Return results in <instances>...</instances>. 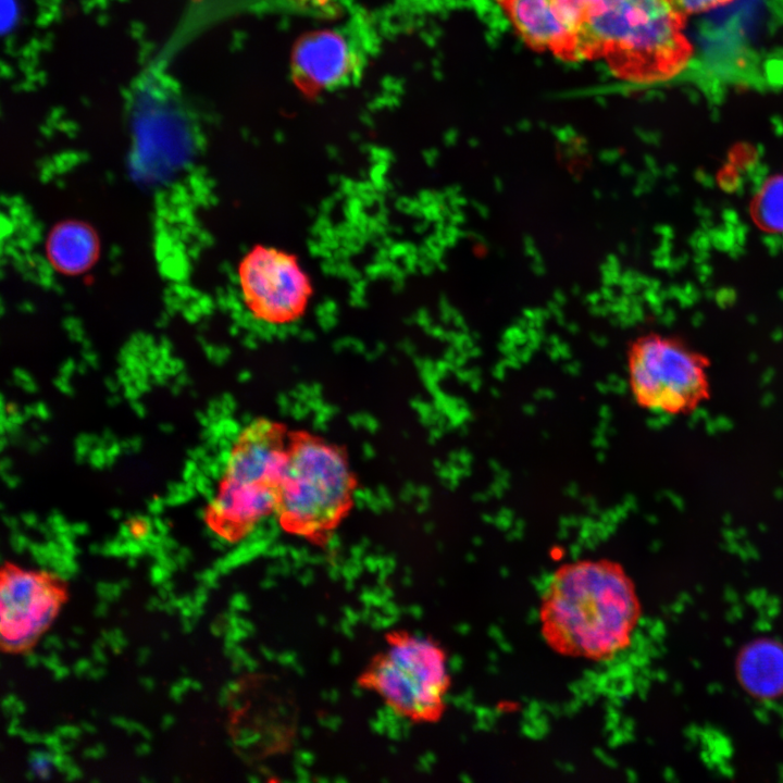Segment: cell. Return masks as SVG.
<instances>
[{"label":"cell","instance_id":"1","mask_svg":"<svg viewBox=\"0 0 783 783\" xmlns=\"http://www.w3.org/2000/svg\"><path fill=\"white\" fill-rule=\"evenodd\" d=\"M642 614L633 580L608 558L560 564L542 595L540 634L556 654L607 661L632 644Z\"/></svg>","mask_w":783,"mask_h":783},{"label":"cell","instance_id":"2","mask_svg":"<svg viewBox=\"0 0 783 783\" xmlns=\"http://www.w3.org/2000/svg\"><path fill=\"white\" fill-rule=\"evenodd\" d=\"M685 21L671 0H605L586 10L577 60L601 58L616 76L634 83L672 78L694 53Z\"/></svg>","mask_w":783,"mask_h":783},{"label":"cell","instance_id":"3","mask_svg":"<svg viewBox=\"0 0 783 783\" xmlns=\"http://www.w3.org/2000/svg\"><path fill=\"white\" fill-rule=\"evenodd\" d=\"M288 433L279 422L258 418L236 434L202 515L221 540L237 544L275 513Z\"/></svg>","mask_w":783,"mask_h":783},{"label":"cell","instance_id":"4","mask_svg":"<svg viewBox=\"0 0 783 783\" xmlns=\"http://www.w3.org/2000/svg\"><path fill=\"white\" fill-rule=\"evenodd\" d=\"M356 490L357 478L338 445L308 431L288 433L274 513L284 532L325 544L351 511Z\"/></svg>","mask_w":783,"mask_h":783},{"label":"cell","instance_id":"5","mask_svg":"<svg viewBox=\"0 0 783 783\" xmlns=\"http://www.w3.org/2000/svg\"><path fill=\"white\" fill-rule=\"evenodd\" d=\"M358 684L377 695L397 716L414 723H435L444 716L451 684L447 654L430 636L391 631L359 675Z\"/></svg>","mask_w":783,"mask_h":783},{"label":"cell","instance_id":"6","mask_svg":"<svg viewBox=\"0 0 783 783\" xmlns=\"http://www.w3.org/2000/svg\"><path fill=\"white\" fill-rule=\"evenodd\" d=\"M626 370L633 400L650 413L691 414L711 395L708 358L679 337H638L629 349Z\"/></svg>","mask_w":783,"mask_h":783},{"label":"cell","instance_id":"7","mask_svg":"<svg viewBox=\"0 0 783 783\" xmlns=\"http://www.w3.org/2000/svg\"><path fill=\"white\" fill-rule=\"evenodd\" d=\"M67 600V582L59 574L3 562L0 570L2 652L20 655L32 650Z\"/></svg>","mask_w":783,"mask_h":783},{"label":"cell","instance_id":"8","mask_svg":"<svg viewBox=\"0 0 783 783\" xmlns=\"http://www.w3.org/2000/svg\"><path fill=\"white\" fill-rule=\"evenodd\" d=\"M238 285L251 316L270 326L298 321L312 297L310 278L296 257L272 246H258L244 257Z\"/></svg>","mask_w":783,"mask_h":783},{"label":"cell","instance_id":"9","mask_svg":"<svg viewBox=\"0 0 783 783\" xmlns=\"http://www.w3.org/2000/svg\"><path fill=\"white\" fill-rule=\"evenodd\" d=\"M358 64L352 42L334 29L301 36L294 46L290 61L296 86L308 96L344 85L353 76Z\"/></svg>","mask_w":783,"mask_h":783},{"label":"cell","instance_id":"10","mask_svg":"<svg viewBox=\"0 0 783 783\" xmlns=\"http://www.w3.org/2000/svg\"><path fill=\"white\" fill-rule=\"evenodd\" d=\"M525 44L567 61L577 60L584 13L560 0H497Z\"/></svg>","mask_w":783,"mask_h":783},{"label":"cell","instance_id":"11","mask_svg":"<svg viewBox=\"0 0 783 783\" xmlns=\"http://www.w3.org/2000/svg\"><path fill=\"white\" fill-rule=\"evenodd\" d=\"M737 672L741 684L760 699L783 695V644L760 637L739 652Z\"/></svg>","mask_w":783,"mask_h":783},{"label":"cell","instance_id":"12","mask_svg":"<svg viewBox=\"0 0 783 783\" xmlns=\"http://www.w3.org/2000/svg\"><path fill=\"white\" fill-rule=\"evenodd\" d=\"M95 241L83 226L65 225L58 228L50 239L52 260L63 270H82L92 259Z\"/></svg>","mask_w":783,"mask_h":783},{"label":"cell","instance_id":"13","mask_svg":"<svg viewBox=\"0 0 783 783\" xmlns=\"http://www.w3.org/2000/svg\"><path fill=\"white\" fill-rule=\"evenodd\" d=\"M756 224L770 233H783V174L769 177L750 207Z\"/></svg>","mask_w":783,"mask_h":783},{"label":"cell","instance_id":"14","mask_svg":"<svg viewBox=\"0 0 783 783\" xmlns=\"http://www.w3.org/2000/svg\"><path fill=\"white\" fill-rule=\"evenodd\" d=\"M685 16L725 5L733 0H671Z\"/></svg>","mask_w":783,"mask_h":783},{"label":"cell","instance_id":"15","mask_svg":"<svg viewBox=\"0 0 783 783\" xmlns=\"http://www.w3.org/2000/svg\"><path fill=\"white\" fill-rule=\"evenodd\" d=\"M126 531L133 539L144 540L151 533V524L149 520L144 517H132L126 522Z\"/></svg>","mask_w":783,"mask_h":783},{"label":"cell","instance_id":"16","mask_svg":"<svg viewBox=\"0 0 783 783\" xmlns=\"http://www.w3.org/2000/svg\"><path fill=\"white\" fill-rule=\"evenodd\" d=\"M585 1H586V3H587V8H588V7H591V5L597 4V3L602 2V1H605V0H585Z\"/></svg>","mask_w":783,"mask_h":783}]
</instances>
